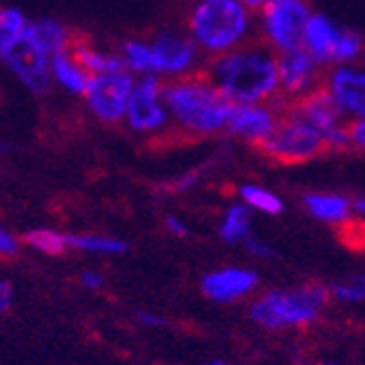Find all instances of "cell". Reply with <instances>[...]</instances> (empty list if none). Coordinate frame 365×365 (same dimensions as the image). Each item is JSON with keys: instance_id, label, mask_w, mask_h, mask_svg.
Returning a JSON list of instances; mask_svg holds the SVG:
<instances>
[{"instance_id": "34", "label": "cell", "mask_w": 365, "mask_h": 365, "mask_svg": "<svg viewBox=\"0 0 365 365\" xmlns=\"http://www.w3.org/2000/svg\"><path fill=\"white\" fill-rule=\"evenodd\" d=\"M138 321L148 327H165V319L160 317H154V314H148V312H140L138 314Z\"/></svg>"}, {"instance_id": "28", "label": "cell", "mask_w": 365, "mask_h": 365, "mask_svg": "<svg viewBox=\"0 0 365 365\" xmlns=\"http://www.w3.org/2000/svg\"><path fill=\"white\" fill-rule=\"evenodd\" d=\"M18 250H21L18 236H14L9 230H0V254L3 257H16Z\"/></svg>"}, {"instance_id": "3", "label": "cell", "mask_w": 365, "mask_h": 365, "mask_svg": "<svg viewBox=\"0 0 365 365\" xmlns=\"http://www.w3.org/2000/svg\"><path fill=\"white\" fill-rule=\"evenodd\" d=\"M165 103L172 130L187 138L225 134L232 103L221 94L205 71L165 83Z\"/></svg>"}, {"instance_id": "1", "label": "cell", "mask_w": 365, "mask_h": 365, "mask_svg": "<svg viewBox=\"0 0 365 365\" xmlns=\"http://www.w3.org/2000/svg\"><path fill=\"white\" fill-rule=\"evenodd\" d=\"M203 71L232 105L279 101V53L261 41L210 58Z\"/></svg>"}, {"instance_id": "16", "label": "cell", "mask_w": 365, "mask_h": 365, "mask_svg": "<svg viewBox=\"0 0 365 365\" xmlns=\"http://www.w3.org/2000/svg\"><path fill=\"white\" fill-rule=\"evenodd\" d=\"M257 281H259L257 272L245 269V267H225V269H216L207 274L203 279V292L212 301L230 303V301L245 297L247 292H252Z\"/></svg>"}, {"instance_id": "8", "label": "cell", "mask_w": 365, "mask_h": 365, "mask_svg": "<svg viewBox=\"0 0 365 365\" xmlns=\"http://www.w3.org/2000/svg\"><path fill=\"white\" fill-rule=\"evenodd\" d=\"M127 132L140 138H158L172 130V116L165 103V81L158 76L136 78L134 94L127 107Z\"/></svg>"}, {"instance_id": "30", "label": "cell", "mask_w": 365, "mask_h": 365, "mask_svg": "<svg viewBox=\"0 0 365 365\" xmlns=\"http://www.w3.org/2000/svg\"><path fill=\"white\" fill-rule=\"evenodd\" d=\"M350 140L352 150H365V116L350 123Z\"/></svg>"}, {"instance_id": "17", "label": "cell", "mask_w": 365, "mask_h": 365, "mask_svg": "<svg viewBox=\"0 0 365 365\" xmlns=\"http://www.w3.org/2000/svg\"><path fill=\"white\" fill-rule=\"evenodd\" d=\"M303 205L317 221L327 225H345L352 221V200L334 192H309L303 196Z\"/></svg>"}, {"instance_id": "27", "label": "cell", "mask_w": 365, "mask_h": 365, "mask_svg": "<svg viewBox=\"0 0 365 365\" xmlns=\"http://www.w3.org/2000/svg\"><path fill=\"white\" fill-rule=\"evenodd\" d=\"M332 294L341 301H363L365 299V274H361V277H352L348 281L334 283Z\"/></svg>"}, {"instance_id": "22", "label": "cell", "mask_w": 365, "mask_h": 365, "mask_svg": "<svg viewBox=\"0 0 365 365\" xmlns=\"http://www.w3.org/2000/svg\"><path fill=\"white\" fill-rule=\"evenodd\" d=\"M250 227H252V210L239 200V203H232L225 214L223 221L218 225V236L225 243H243L250 236Z\"/></svg>"}, {"instance_id": "37", "label": "cell", "mask_w": 365, "mask_h": 365, "mask_svg": "<svg viewBox=\"0 0 365 365\" xmlns=\"http://www.w3.org/2000/svg\"><path fill=\"white\" fill-rule=\"evenodd\" d=\"M241 3H245V5H247L250 9H254V11H259L265 0H241Z\"/></svg>"}, {"instance_id": "13", "label": "cell", "mask_w": 365, "mask_h": 365, "mask_svg": "<svg viewBox=\"0 0 365 365\" xmlns=\"http://www.w3.org/2000/svg\"><path fill=\"white\" fill-rule=\"evenodd\" d=\"M294 107L321 132L327 152L352 150L350 123L343 118L339 107L334 105V101L330 98V94H327L323 87L312 91V94L305 96L303 101H299Z\"/></svg>"}, {"instance_id": "23", "label": "cell", "mask_w": 365, "mask_h": 365, "mask_svg": "<svg viewBox=\"0 0 365 365\" xmlns=\"http://www.w3.org/2000/svg\"><path fill=\"white\" fill-rule=\"evenodd\" d=\"M239 198L252 212H261V214H267V216H279L283 212L281 196L269 192L267 187L254 185V182H245V185L239 187Z\"/></svg>"}, {"instance_id": "20", "label": "cell", "mask_w": 365, "mask_h": 365, "mask_svg": "<svg viewBox=\"0 0 365 365\" xmlns=\"http://www.w3.org/2000/svg\"><path fill=\"white\" fill-rule=\"evenodd\" d=\"M29 34L36 38V43L49 53V56L71 49V45H74V41H76L74 34L69 31V27L63 21H58V18H49V16L31 18Z\"/></svg>"}, {"instance_id": "29", "label": "cell", "mask_w": 365, "mask_h": 365, "mask_svg": "<svg viewBox=\"0 0 365 365\" xmlns=\"http://www.w3.org/2000/svg\"><path fill=\"white\" fill-rule=\"evenodd\" d=\"M243 245H245V250L250 252V254H254V257H259V259H267V257H272V247L265 243V241H261V239H257V236H247V239L243 241Z\"/></svg>"}, {"instance_id": "31", "label": "cell", "mask_w": 365, "mask_h": 365, "mask_svg": "<svg viewBox=\"0 0 365 365\" xmlns=\"http://www.w3.org/2000/svg\"><path fill=\"white\" fill-rule=\"evenodd\" d=\"M165 225H168V230L174 234V236H178V239H185V236H190V227H187V223L185 221H180L178 216H165Z\"/></svg>"}, {"instance_id": "10", "label": "cell", "mask_w": 365, "mask_h": 365, "mask_svg": "<svg viewBox=\"0 0 365 365\" xmlns=\"http://www.w3.org/2000/svg\"><path fill=\"white\" fill-rule=\"evenodd\" d=\"M136 76L127 69L114 71V74H101L91 76L87 91H85V105L89 114L98 123L116 127L125 123L127 107H130L132 94H134Z\"/></svg>"}, {"instance_id": "35", "label": "cell", "mask_w": 365, "mask_h": 365, "mask_svg": "<svg viewBox=\"0 0 365 365\" xmlns=\"http://www.w3.org/2000/svg\"><path fill=\"white\" fill-rule=\"evenodd\" d=\"M352 210H354V216L359 218V221L365 223V196H359L352 200Z\"/></svg>"}, {"instance_id": "25", "label": "cell", "mask_w": 365, "mask_h": 365, "mask_svg": "<svg viewBox=\"0 0 365 365\" xmlns=\"http://www.w3.org/2000/svg\"><path fill=\"white\" fill-rule=\"evenodd\" d=\"M29 23H31V18L23 9H18V7L0 9V49L21 41L29 29Z\"/></svg>"}, {"instance_id": "33", "label": "cell", "mask_w": 365, "mask_h": 365, "mask_svg": "<svg viewBox=\"0 0 365 365\" xmlns=\"http://www.w3.org/2000/svg\"><path fill=\"white\" fill-rule=\"evenodd\" d=\"M9 305H11V285L7 281H3L0 283V309L5 312Z\"/></svg>"}, {"instance_id": "18", "label": "cell", "mask_w": 365, "mask_h": 365, "mask_svg": "<svg viewBox=\"0 0 365 365\" xmlns=\"http://www.w3.org/2000/svg\"><path fill=\"white\" fill-rule=\"evenodd\" d=\"M49 71H51V83L56 87H61L65 94L76 96V98L85 96L91 76L85 71V67L78 63V58L74 56V51H71V49L53 53Z\"/></svg>"}, {"instance_id": "12", "label": "cell", "mask_w": 365, "mask_h": 365, "mask_svg": "<svg viewBox=\"0 0 365 365\" xmlns=\"http://www.w3.org/2000/svg\"><path fill=\"white\" fill-rule=\"evenodd\" d=\"M325 67L303 47L279 53V101L289 107L323 87Z\"/></svg>"}, {"instance_id": "36", "label": "cell", "mask_w": 365, "mask_h": 365, "mask_svg": "<svg viewBox=\"0 0 365 365\" xmlns=\"http://www.w3.org/2000/svg\"><path fill=\"white\" fill-rule=\"evenodd\" d=\"M196 178H198V174L196 172H192V174H187V176H182V178H178L176 180V190H190L194 182H196Z\"/></svg>"}, {"instance_id": "38", "label": "cell", "mask_w": 365, "mask_h": 365, "mask_svg": "<svg viewBox=\"0 0 365 365\" xmlns=\"http://www.w3.org/2000/svg\"><path fill=\"white\" fill-rule=\"evenodd\" d=\"M210 365H223V361H214V363H210Z\"/></svg>"}, {"instance_id": "6", "label": "cell", "mask_w": 365, "mask_h": 365, "mask_svg": "<svg viewBox=\"0 0 365 365\" xmlns=\"http://www.w3.org/2000/svg\"><path fill=\"white\" fill-rule=\"evenodd\" d=\"M259 150L269 160L283 163V165H299V163H307L327 152L321 132L294 105L285 107L277 132Z\"/></svg>"}, {"instance_id": "9", "label": "cell", "mask_w": 365, "mask_h": 365, "mask_svg": "<svg viewBox=\"0 0 365 365\" xmlns=\"http://www.w3.org/2000/svg\"><path fill=\"white\" fill-rule=\"evenodd\" d=\"M150 43L154 53V76L165 83L198 74L205 69L207 58L187 31L160 29L152 36Z\"/></svg>"}, {"instance_id": "24", "label": "cell", "mask_w": 365, "mask_h": 365, "mask_svg": "<svg viewBox=\"0 0 365 365\" xmlns=\"http://www.w3.org/2000/svg\"><path fill=\"white\" fill-rule=\"evenodd\" d=\"M67 245L83 252L94 254H123L127 252V243L114 236H101V234H67Z\"/></svg>"}, {"instance_id": "21", "label": "cell", "mask_w": 365, "mask_h": 365, "mask_svg": "<svg viewBox=\"0 0 365 365\" xmlns=\"http://www.w3.org/2000/svg\"><path fill=\"white\" fill-rule=\"evenodd\" d=\"M118 53L123 58L125 69L136 78L154 76V53H152L150 38H127L120 43Z\"/></svg>"}, {"instance_id": "5", "label": "cell", "mask_w": 365, "mask_h": 365, "mask_svg": "<svg viewBox=\"0 0 365 365\" xmlns=\"http://www.w3.org/2000/svg\"><path fill=\"white\" fill-rule=\"evenodd\" d=\"M312 16L309 0H265L257 11L259 41L277 53L299 49Z\"/></svg>"}, {"instance_id": "7", "label": "cell", "mask_w": 365, "mask_h": 365, "mask_svg": "<svg viewBox=\"0 0 365 365\" xmlns=\"http://www.w3.org/2000/svg\"><path fill=\"white\" fill-rule=\"evenodd\" d=\"M303 49L312 53L325 69H330L361 63L365 58V38L350 27L336 25L330 16L314 11L303 36Z\"/></svg>"}, {"instance_id": "32", "label": "cell", "mask_w": 365, "mask_h": 365, "mask_svg": "<svg viewBox=\"0 0 365 365\" xmlns=\"http://www.w3.org/2000/svg\"><path fill=\"white\" fill-rule=\"evenodd\" d=\"M81 283L87 289H98L103 285V277H101L98 272H83L81 274Z\"/></svg>"}, {"instance_id": "15", "label": "cell", "mask_w": 365, "mask_h": 365, "mask_svg": "<svg viewBox=\"0 0 365 365\" xmlns=\"http://www.w3.org/2000/svg\"><path fill=\"white\" fill-rule=\"evenodd\" d=\"M323 89L330 94L343 118L352 123L365 116V63L325 69Z\"/></svg>"}, {"instance_id": "14", "label": "cell", "mask_w": 365, "mask_h": 365, "mask_svg": "<svg viewBox=\"0 0 365 365\" xmlns=\"http://www.w3.org/2000/svg\"><path fill=\"white\" fill-rule=\"evenodd\" d=\"M285 112V105L277 103H245V105H232L227 130L232 138H239L247 145H261L277 132L281 116Z\"/></svg>"}, {"instance_id": "19", "label": "cell", "mask_w": 365, "mask_h": 365, "mask_svg": "<svg viewBox=\"0 0 365 365\" xmlns=\"http://www.w3.org/2000/svg\"><path fill=\"white\" fill-rule=\"evenodd\" d=\"M71 51L78 58V63L85 67V71L89 76H101V74H114V71L125 69L123 58L118 49H105L101 45H94L89 41L76 38L74 45H71Z\"/></svg>"}, {"instance_id": "2", "label": "cell", "mask_w": 365, "mask_h": 365, "mask_svg": "<svg viewBox=\"0 0 365 365\" xmlns=\"http://www.w3.org/2000/svg\"><path fill=\"white\" fill-rule=\"evenodd\" d=\"M185 31L210 61L259 41L257 11L241 0H192Z\"/></svg>"}, {"instance_id": "4", "label": "cell", "mask_w": 365, "mask_h": 365, "mask_svg": "<svg viewBox=\"0 0 365 365\" xmlns=\"http://www.w3.org/2000/svg\"><path fill=\"white\" fill-rule=\"evenodd\" d=\"M327 301V289L319 283L303 285L297 289L267 292L250 307L252 321L267 327V330H281L289 325H305L314 321L321 307Z\"/></svg>"}, {"instance_id": "26", "label": "cell", "mask_w": 365, "mask_h": 365, "mask_svg": "<svg viewBox=\"0 0 365 365\" xmlns=\"http://www.w3.org/2000/svg\"><path fill=\"white\" fill-rule=\"evenodd\" d=\"M23 243L34 247L36 252L47 254V257H61V254L69 247L67 245V234H61V232L49 230V227L29 230L23 236Z\"/></svg>"}, {"instance_id": "11", "label": "cell", "mask_w": 365, "mask_h": 365, "mask_svg": "<svg viewBox=\"0 0 365 365\" xmlns=\"http://www.w3.org/2000/svg\"><path fill=\"white\" fill-rule=\"evenodd\" d=\"M0 61H3L5 69L21 83L34 96H43L49 91L51 83V56L36 43V38L29 34L23 36L21 41L11 43L9 47L0 49Z\"/></svg>"}, {"instance_id": "39", "label": "cell", "mask_w": 365, "mask_h": 365, "mask_svg": "<svg viewBox=\"0 0 365 365\" xmlns=\"http://www.w3.org/2000/svg\"><path fill=\"white\" fill-rule=\"evenodd\" d=\"M325 365H334V363H325Z\"/></svg>"}]
</instances>
